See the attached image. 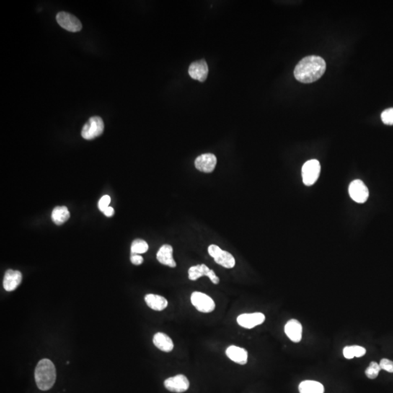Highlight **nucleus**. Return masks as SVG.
<instances>
[{
  "instance_id": "18",
  "label": "nucleus",
  "mask_w": 393,
  "mask_h": 393,
  "mask_svg": "<svg viewBox=\"0 0 393 393\" xmlns=\"http://www.w3.org/2000/svg\"><path fill=\"white\" fill-rule=\"evenodd\" d=\"M153 343L159 350L166 353H170L174 350V345L172 339L164 333H156L153 337Z\"/></svg>"
},
{
  "instance_id": "24",
  "label": "nucleus",
  "mask_w": 393,
  "mask_h": 393,
  "mask_svg": "<svg viewBox=\"0 0 393 393\" xmlns=\"http://www.w3.org/2000/svg\"><path fill=\"white\" fill-rule=\"evenodd\" d=\"M381 367L376 362L372 361L370 363L369 366L366 370V375L368 379H374L377 377L381 371Z\"/></svg>"
},
{
  "instance_id": "15",
  "label": "nucleus",
  "mask_w": 393,
  "mask_h": 393,
  "mask_svg": "<svg viewBox=\"0 0 393 393\" xmlns=\"http://www.w3.org/2000/svg\"><path fill=\"white\" fill-rule=\"evenodd\" d=\"M22 281V274L18 270H8L5 274L3 287L7 291H15Z\"/></svg>"
},
{
  "instance_id": "13",
  "label": "nucleus",
  "mask_w": 393,
  "mask_h": 393,
  "mask_svg": "<svg viewBox=\"0 0 393 393\" xmlns=\"http://www.w3.org/2000/svg\"><path fill=\"white\" fill-rule=\"evenodd\" d=\"M189 74L192 79L204 82L208 74V66L205 60L195 61L189 67Z\"/></svg>"
},
{
  "instance_id": "8",
  "label": "nucleus",
  "mask_w": 393,
  "mask_h": 393,
  "mask_svg": "<svg viewBox=\"0 0 393 393\" xmlns=\"http://www.w3.org/2000/svg\"><path fill=\"white\" fill-rule=\"evenodd\" d=\"M57 22L68 32H77L82 29V24L77 18L66 12H60L56 16Z\"/></svg>"
},
{
  "instance_id": "10",
  "label": "nucleus",
  "mask_w": 393,
  "mask_h": 393,
  "mask_svg": "<svg viewBox=\"0 0 393 393\" xmlns=\"http://www.w3.org/2000/svg\"><path fill=\"white\" fill-rule=\"evenodd\" d=\"M164 385L166 389L171 392L182 393L189 389L190 381L187 376L183 374H179L166 379L164 381Z\"/></svg>"
},
{
  "instance_id": "21",
  "label": "nucleus",
  "mask_w": 393,
  "mask_h": 393,
  "mask_svg": "<svg viewBox=\"0 0 393 393\" xmlns=\"http://www.w3.org/2000/svg\"><path fill=\"white\" fill-rule=\"evenodd\" d=\"M70 213L66 206L55 207L52 212L51 218L53 222L57 225H61L68 221Z\"/></svg>"
},
{
  "instance_id": "4",
  "label": "nucleus",
  "mask_w": 393,
  "mask_h": 393,
  "mask_svg": "<svg viewBox=\"0 0 393 393\" xmlns=\"http://www.w3.org/2000/svg\"><path fill=\"white\" fill-rule=\"evenodd\" d=\"M104 124L100 117L94 116L89 119L82 130V136L86 140H92L100 136L104 132Z\"/></svg>"
},
{
  "instance_id": "11",
  "label": "nucleus",
  "mask_w": 393,
  "mask_h": 393,
  "mask_svg": "<svg viewBox=\"0 0 393 393\" xmlns=\"http://www.w3.org/2000/svg\"><path fill=\"white\" fill-rule=\"evenodd\" d=\"M265 321V316L262 312L245 313L238 316V324L245 329H251L261 325Z\"/></svg>"
},
{
  "instance_id": "7",
  "label": "nucleus",
  "mask_w": 393,
  "mask_h": 393,
  "mask_svg": "<svg viewBox=\"0 0 393 393\" xmlns=\"http://www.w3.org/2000/svg\"><path fill=\"white\" fill-rule=\"evenodd\" d=\"M350 196L358 203H366L369 197V191L363 181L356 179L351 182L349 187Z\"/></svg>"
},
{
  "instance_id": "6",
  "label": "nucleus",
  "mask_w": 393,
  "mask_h": 393,
  "mask_svg": "<svg viewBox=\"0 0 393 393\" xmlns=\"http://www.w3.org/2000/svg\"><path fill=\"white\" fill-rule=\"evenodd\" d=\"M191 302L200 312L210 313L216 307L214 301L202 292H193L191 295Z\"/></svg>"
},
{
  "instance_id": "5",
  "label": "nucleus",
  "mask_w": 393,
  "mask_h": 393,
  "mask_svg": "<svg viewBox=\"0 0 393 393\" xmlns=\"http://www.w3.org/2000/svg\"><path fill=\"white\" fill-rule=\"evenodd\" d=\"M208 251L210 257L213 258L218 265L226 269L233 268L235 265V259L230 253L223 251L216 245H210Z\"/></svg>"
},
{
  "instance_id": "28",
  "label": "nucleus",
  "mask_w": 393,
  "mask_h": 393,
  "mask_svg": "<svg viewBox=\"0 0 393 393\" xmlns=\"http://www.w3.org/2000/svg\"><path fill=\"white\" fill-rule=\"evenodd\" d=\"M130 262L134 265H141L143 262V258L139 254H131Z\"/></svg>"
},
{
  "instance_id": "19",
  "label": "nucleus",
  "mask_w": 393,
  "mask_h": 393,
  "mask_svg": "<svg viewBox=\"0 0 393 393\" xmlns=\"http://www.w3.org/2000/svg\"><path fill=\"white\" fill-rule=\"evenodd\" d=\"M144 299L147 306L153 310L162 311L169 305L167 299L159 295L151 294V293L146 294Z\"/></svg>"
},
{
  "instance_id": "1",
  "label": "nucleus",
  "mask_w": 393,
  "mask_h": 393,
  "mask_svg": "<svg viewBox=\"0 0 393 393\" xmlns=\"http://www.w3.org/2000/svg\"><path fill=\"white\" fill-rule=\"evenodd\" d=\"M326 69L324 58L318 55H309L298 62L294 69V76L302 83H312L319 81Z\"/></svg>"
},
{
  "instance_id": "9",
  "label": "nucleus",
  "mask_w": 393,
  "mask_h": 393,
  "mask_svg": "<svg viewBox=\"0 0 393 393\" xmlns=\"http://www.w3.org/2000/svg\"><path fill=\"white\" fill-rule=\"evenodd\" d=\"M189 279L190 280H197V279L203 276H207L209 278L210 281L213 284H218L220 282L219 278L216 276L213 270H210L209 267L205 265H199L191 267L188 271Z\"/></svg>"
},
{
  "instance_id": "2",
  "label": "nucleus",
  "mask_w": 393,
  "mask_h": 393,
  "mask_svg": "<svg viewBox=\"0 0 393 393\" xmlns=\"http://www.w3.org/2000/svg\"><path fill=\"white\" fill-rule=\"evenodd\" d=\"M34 378L40 390L51 389L56 380V370L53 362L49 359L41 360L36 367Z\"/></svg>"
},
{
  "instance_id": "29",
  "label": "nucleus",
  "mask_w": 393,
  "mask_h": 393,
  "mask_svg": "<svg viewBox=\"0 0 393 393\" xmlns=\"http://www.w3.org/2000/svg\"><path fill=\"white\" fill-rule=\"evenodd\" d=\"M103 213H104V214L106 216L112 217L115 214V210H114V208H112V207H108V208L104 210Z\"/></svg>"
},
{
  "instance_id": "14",
  "label": "nucleus",
  "mask_w": 393,
  "mask_h": 393,
  "mask_svg": "<svg viewBox=\"0 0 393 393\" xmlns=\"http://www.w3.org/2000/svg\"><path fill=\"white\" fill-rule=\"evenodd\" d=\"M285 333L290 340L295 343H298L302 337V326L299 321L296 319H291L287 322L284 328Z\"/></svg>"
},
{
  "instance_id": "27",
  "label": "nucleus",
  "mask_w": 393,
  "mask_h": 393,
  "mask_svg": "<svg viewBox=\"0 0 393 393\" xmlns=\"http://www.w3.org/2000/svg\"><path fill=\"white\" fill-rule=\"evenodd\" d=\"M111 202V197L109 196V195H104V196H103L102 198L100 199V200L99 201V204H98V206H99V209L101 210L102 212H104V210L107 209V208H108L109 204H110Z\"/></svg>"
},
{
  "instance_id": "20",
  "label": "nucleus",
  "mask_w": 393,
  "mask_h": 393,
  "mask_svg": "<svg viewBox=\"0 0 393 393\" xmlns=\"http://www.w3.org/2000/svg\"><path fill=\"white\" fill-rule=\"evenodd\" d=\"M298 390L300 393H324V386L319 381L306 380L300 383Z\"/></svg>"
},
{
  "instance_id": "3",
  "label": "nucleus",
  "mask_w": 393,
  "mask_h": 393,
  "mask_svg": "<svg viewBox=\"0 0 393 393\" xmlns=\"http://www.w3.org/2000/svg\"><path fill=\"white\" fill-rule=\"evenodd\" d=\"M321 167L317 160L306 161L301 169L303 182L306 186H312L316 183L321 174Z\"/></svg>"
},
{
  "instance_id": "17",
  "label": "nucleus",
  "mask_w": 393,
  "mask_h": 393,
  "mask_svg": "<svg viewBox=\"0 0 393 393\" xmlns=\"http://www.w3.org/2000/svg\"><path fill=\"white\" fill-rule=\"evenodd\" d=\"M173 253L174 249L172 246L167 244L163 245L156 254V259L162 265L174 268L177 267V263L173 257Z\"/></svg>"
},
{
  "instance_id": "22",
  "label": "nucleus",
  "mask_w": 393,
  "mask_h": 393,
  "mask_svg": "<svg viewBox=\"0 0 393 393\" xmlns=\"http://www.w3.org/2000/svg\"><path fill=\"white\" fill-rule=\"evenodd\" d=\"M366 353L364 347L358 345L347 346L343 350V355L347 359H353V358H360Z\"/></svg>"
},
{
  "instance_id": "23",
  "label": "nucleus",
  "mask_w": 393,
  "mask_h": 393,
  "mask_svg": "<svg viewBox=\"0 0 393 393\" xmlns=\"http://www.w3.org/2000/svg\"><path fill=\"white\" fill-rule=\"evenodd\" d=\"M149 249V246L146 241L141 239H136L133 241L131 245V254H144Z\"/></svg>"
},
{
  "instance_id": "26",
  "label": "nucleus",
  "mask_w": 393,
  "mask_h": 393,
  "mask_svg": "<svg viewBox=\"0 0 393 393\" xmlns=\"http://www.w3.org/2000/svg\"><path fill=\"white\" fill-rule=\"evenodd\" d=\"M379 366L381 369L387 371V372L393 373V361L389 359H381L380 361Z\"/></svg>"
},
{
  "instance_id": "16",
  "label": "nucleus",
  "mask_w": 393,
  "mask_h": 393,
  "mask_svg": "<svg viewBox=\"0 0 393 393\" xmlns=\"http://www.w3.org/2000/svg\"><path fill=\"white\" fill-rule=\"evenodd\" d=\"M226 355L229 359L238 364L245 365L247 363L249 354L242 347L234 345L229 346L226 350Z\"/></svg>"
},
{
  "instance_id": "25",
  "label": "nucleus",
  "mask_w": 393,
  "mask_h": 393,
  "mask_svg": "<svg viewBox=\"0 0 393 393\" xmlns=\"http://www.w3.org/2000/svg\"><path fill=\"white\" fill-rule=\"evenodd\" d=\"M381 118L384 124L393 125V108L386 109L381 113Z\"/></svg>"
},
{
  "instance_id": "12",
  "label": "nucleus",
  "mask_w": 393,
  "mask_h": 393,
  "mask_svg": "<svg viewBox=\"0 0 393 393\" xmlns=\"http://www.w3.org/2000/svg\"><path fill=\"white\" fill-rule=\"evenodd\" d=\"M216 163V156L208 153L197 156L195 161V168L201 172L211 173L214 171Z\"/></svg>"
}]
</instances>
